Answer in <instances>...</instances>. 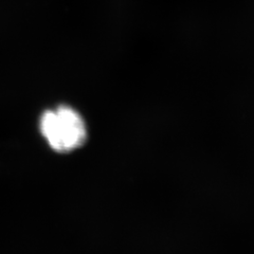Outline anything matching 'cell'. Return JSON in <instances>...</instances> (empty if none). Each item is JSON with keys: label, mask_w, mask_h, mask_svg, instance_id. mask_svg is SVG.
Segmentation results:
<instances>
[{"label": "cell", "mask_w": 254, "mask_h": 254, "mask_svg": "<svg viewBox=\"0 0 254 254\" xmlns=\"http://www.w3.org/2000/svg\"><path fill=\"white\" fill-rule=\"evenodd\" d=\"M37 129L46 145L58 154L74 153L88 139V126L84 117L67 104L43 110L37 120Z\"/></svg>", "instance_id": "obj_1"}]
</instances>
